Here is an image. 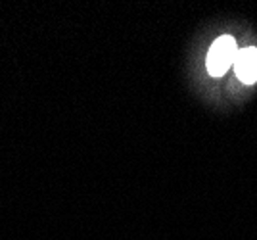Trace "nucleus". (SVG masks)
I'll list each match as a JSON object with an SVG mask.
<instances>
[{
	"mask_svg": "<svg viewBox=\"0 0 257 240\" xmlns=\"http://www.w3.org/2000/svg\"><path fill=\"white\" fill-rule=\"evenodd\" d=\"M234 69L236 75L242 83H255L257 81V50L255 48H244V50H238L234 60Z\"/></svg>",
	"mask_w": 257,
	"mask_h": 240,
	"instance_id": "nucleus-2",
	"label": "nucleus"
},
{
	"mask_svg": "<svg viewBox=\"0 0 257 240\" xmlns=\"http://www.w3.org/2000/svg\"><path fill=\"white\" fill-rule=\"evenodd\" d=\"M236 54H238V48H236V41L232 37H219L209 52H207V71L209 75L221 77L226 73V69L234 64Z\"/></svg>",
	"mask_w": 257,
	"mask_h": 240,
	"instance_id": "nucleus-1",
	"label": "nucleus"
}]
</instances>
